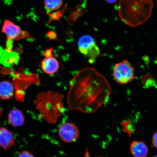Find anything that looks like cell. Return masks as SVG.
<instances>
[{
    "mask_svg": "<svg viewBox=\"0 0 157 157\" xmlns=\"http://www.w3.org/2000/svg\"><path fill=\"white\" fill-rule=\"evenodd\" d=\"M110 94V86L105 76L93 68H84L71 81L68 107L72 110L93 113L107 102Z\"/></svg>",
    "mask_w": 157,
    "mask_h": 157,
    "instance_id": "cell-1",
    "label": "cell"
},
{
    "mask_svg": "<svg viewBox=\"0 0 157 157\" xmlns=\"http://www.w3.org/2000/svg\"><path fill=\"white\" fill-rule=\"evenodd\" d=\"M153 6L151 0H120L118 9L119 17L129 26H138L150 18Z\"/></svg>",
    "mask_w": 157,
    "mask_h": 157,
    "instance_id": "cell-2",
    "label": "cell"
},
{
    "mask_svg": "<svg viewBox=\"0 0 157 157\" xmlns=\"http://www.w3.org/2000/svg\"><path fill=\"white\" fill-rule=\"evenodd\" d=\"M63 96L57 92L48 91L37 95L34 103L40 116L49 124H55L64 111Z\"/></svg>",
    "mask_w": 157,
    "mask_h": 157,
    "instance_id": "cell-3",
    "label": "cell"
},
{
    "mask_svg": "<svg viewBox=\"0 0 157 157\" xmlns=\"http://www.w3.org/2000/svg\"><path fill=\"white\" fill-rule=\"evenodd\" d=\"M134 68L128 60L125 59L117 63L114 67L113 76L115 81L121 84H125L135 78Z\"/></svg>",
    "mask_w": 157,
    "mask_h": 157,
    "instance_id": "cell-4",
    "label": "cell"
},
{
    "mask_svg": "<svg viewBox=\"0 0 157 157\" xmlns=\"http://www.w3.org/2000/svg\"><path fill=\"white\" fill-rule=\"evenodd\" d=\"M78 46L80 52L89 58L91 63H93L101 53L95 40L90 35H84L80 37L78 39Z\"/></svg>",
    "mask_w": 157,
    "mask_h": 157,
    "instance_id": "cell-5",
    "label": "cell"
},
{
    "mask_svg": "<svg viewBox=\"0 0 157 157\" xmlns=\"http://www.w3.org/2000/svg\"><path fill=\"white\" fill-rule=\"evenodd\" d=\"M2 32L6 35L9 41L19 40L30 38L28 32L22 30L18 25L8 19L4 21Z\"/></svg>",
    "mask_w": 157,
    "mask_h": 157,
    "instance_id": "cell-6",
    "label": "cell"
},
{
    "mask_svg": "<svg viewBox=\"0 0 157 157\" xmlns=\"http://www.w3.org/2000/svg\"><path fill=\"white\" fill-rule=\"evenodd\" d=\"M59 136L64 142L71 143L75 142L79 136L78 127L74 123L67 122L63 124L59 129Z\"/></svg>",
    "mask_w": 157,
    "mask_h": 157,
    "instance_id": "cell-7",
    "label": "cell"
},
{
    "mask_svg": "<svg viewBox=\"0 0 157 157\" xmlns=\"http://www.w3.org/2000/svg\"><path fill=\"white\" fill-rule=\"evenodd\" d=\"M15 139L10 131L5 127L0 128V146L5 151L14 146Z\"/></svg>",
    "mask_w": 157,
    "mask_h": 157,
    "instance_id": "cell-8",
    "label": "cell"
},
{
    "mask_svg": "<svg viewBox=\"0 0 157 157\" xmlns=\"http://www.w3.org/2000/svg\"><path fill=\"white\" fill-rule=\"evenodd\" d=\"M131 155L134 157H147L148 149L145 143L140 141H133L130 146Z\"/></svg>",
    "mask_w": 157,
    "mask_h": 157,
    "instance_id": "cell-9",
    "label": "cell"
},
{
    "mask_svg": "<svg viewBox=\"0 0 157 157\" xmlns=\"http://www.w3.org/2000/svg\"><path fill=\"white\" fill-rule=\"evenodd\" d=\"M42 69L45 73L49 75L54 74L59 67L58 60L54 57L45 58L41 63Z\"/></svg>",
    "mask_w": 157,
    "mask_h": 157,
    "instance_id": "cell-10",
    "label": "cell"
},
{
    "mask_svg": "<svg viewBox=\"0 0 157 157\" xmlns=\"http://www.w3.org/2000/svg\"><path fill=\"white\" fill-rule=\"evenodd\" d=\"M8 121L12 126L17 127L22 126L25 122V119L22 112L17 109L10 111Z\"/></svg>",
    "mask_w": 157,
    "mask_h": 157,
    "instance_id": "cell-11",
    "label": "cell"
},
{
    "mask_svg": "<svg viewBox=\"0 0 157 157\" xmlns=\"http://www.w3.org/2000/svg\"><path fill=\"white\" fill-rule=\"evenodd\" d=\"M14 87L11 82L3 81L0 82V98L3 99H9L13 97Z\"/></svg>",
    "mask_w": 157,
    "mask_h": 157,
    "instance_id": "cell-12",
    "label": "cell"
},
{
    "mask_svg": "<svg viewBox=\"0 0 157 157\" xmlns=\"http://www.w3.org/2000/svg\"><path fill=\"white\" fill-rule=\"evenodd\" d=\"M63 0H44V6L49 11H55L60 8Z\"/></svg>",
    "mask_w": 157,
    "mask_h": 157,
    "instance_id": "cell-13",
    "label": "cell"
},
{
    "mask_svg": "<svg viewBox=\"0 0 157 157\" xmlns=\"http://www.w3.org/2000/svg\"><path fill=\"white\" fill-rule=\"evenodd\" d=\"M142 82L143 86L146 88L153 87L155 84L154 78L150 74H146L143 76Z\"/></svg>",
    "mask_w": 157,
    "mask_h": 157,
    "instance_id": "cell-14",
    "label": "cell"
},
{
    "mask_svg": "<svg viewBox=\"0 0 157 157\" xmlns=\"http://www.w3.org/2000/svg\"><path fill=\"white\" fill-rule=\"evenodd\" d=\"M17 157H35L34 155L28 151L24 150L20 153Z\"/></svg>",
    "mask_w": 157,
    "mask_h": 157,
    "instance_id": "cell-15",
    "label": "cell"
},
{
    "mask_svg": "<svg viewBox=\"0 0 157 157\" xmlns=\"http://www.w3.org/2000/svg\"><path fill=\"white\" fill-rule=\"evenodd\" d=\"M53 49L52 48L47 49L45 50L43 54V56L45 57V58H49L53 57L54 56L53 55Z\"/></svg>",
    "mask_w": 157,
    "mask_h": 157,
    "instance_id": "cell-16",
    "label": "cell"
},
{
    "mask_svg": "<svg viewBox=\"0 0 157 157\" xmlns=\"http://www.w3.org/2000/svg\"><path fill=\"white\" fill-rule=\"evenodd\" d=\"M152 143L153 146L157 148V132L153 135L152 137Z\"/></svg>",
    "mask_w": 157,
    "mask_h": 157,
    "instance_id": "cell-17",
    "label": "cell"
},
{
    "mask_svg": "<svg viewBox=\"0 0 157 157\" xmlns=\"http://www.w3.org/2000/svg\"><path fill=\"white\" fill-rule=\"evenodd\" d=\"M106 2L109 4H113L117 3L118 0H105Z\"/></svg>",
    "mask_w": 157,
    "mask_h": 157,
    "instance_id": "cell-18",
    "label": "cell"
},
{
    "mask_svg": "<svg viewBox=\"0 0 157 157\" xmlns=\"http://www.w3.org/2000/svg\"><path fill=\"white\" fill-rule=\"evenodd\" d=\"M157 157V155H156L154 157Z\"/></svg>",
    "mask_w": 157,
    "mask_h": 157,
    "instance_id": "cell-19",
    "label": "cell"
},
{
    "mask_svg": "<svg viewBox=\"0 0 157 157\" xmlns=\"http://www.w3.org/2000/svg\"><path fill=\"white\" fill-rule=\"evenodd\" d=\"M106 157L101 156V157Z\"/></svg>",
    "mask_w": 157,
    "mask_h": 157,
    "instance_id": "cell-20",
    "label": "cell"
}]
</instances>
